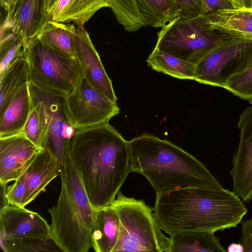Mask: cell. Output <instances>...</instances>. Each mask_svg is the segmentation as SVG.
Here are the masks:
<instances>
[{
    "label": "cell",
    "instance_id": "4dcf8cb0",
    "mask_svg": "<svg viewBox=\"0 0 252 252\" xmlns=\"http://www.w3.org/2000/svg\"><path fill=\"white\" fill-rule=\"evenodd\" d=\"M176 0L180 10V17L189 18L200 15L201 0Z\"/></svg>",
    "mask_w": 252,
    "mask_h": 252
},
{
    "label": "cell",
    "instance_id": "5bb4252c",
    "mask_svg": "<svg viewBox=\"0 0 252 252\" xmlns=\"http://www.w3.org/2000/svg\"><path fill=\"white\" fill-rule=\"evenodd\" d=\"M0 237L51 239L50 225L39 214L25 207L8 204L0 209Z\"/></svg>",
    "mask_w": 252,
    "mask_h": 252
},
{
    "label": "cell",
    "instance_id": "e0dca14e",
    "mask_svg": "<svg viewBox=\"0 0 252 252\" xmlns=\"http://www.w3.org/2000/svg\"><path fill=\"white\" fill-rule=\"evenodd\" d=\"M204 16L210 28L218 33L252 40V9H219Z\"/></svg>",
    "mask_w": 252,
    "mask_h": 252
},
{
    "label": "cell",
    "instance_id": "1f68e13d",
    "mask_svg": "<svg viewBox=\"0 0 252 252\" xmlns=\"http://www.w3.org/2000/svg\"><path fill=\"white\" fill-rule=\"evenodd\" d=\"M236 8L231 0H201L200 15L206 16L219 9Z\"/></svg>",
    "mask_w": 252,
    "mask_h": 252
},
{
    "label": "cell",
    "instance_id": "7c38bea8",
    "mask_svg": "<svg viewBox=\"0 0 252 252\" xmlns=\"http://www.w3.org/2000/svg\"><path fill=\"white\" fill-rule=\"evenodd\" d=\"M238 127L240 140L230 173L233 191L243 202H248L252 199V106L241 114Z\"/></svg>",
    "mask_w": 252,
    "mask_h": 252
},
{
    "label": "cell",
    "instance_id": "44dd1931",
    "mask_svg": "<svg viewBox=\"0 0 252 252\" xmlns=\"http://www.w3.org/2000/svg\"><path fill=\"white\" fill-rule=\"evenodd\" d=\"M74 24L47 20L36 38L51 48L72 59H76L74 34Z\"/></svg>",
    "mask_w": 252,
    "mask_h": 252
},
{
    "label": "cell",
    "instance_id": "2e32d148",
    "mask_svg": "<svg viewBox=\"0 0 252 252\" xmlns=\"http://www.w3.org/2000/svg\"><path fill=\"white\" fill-rule=\"evenodd\" d=\"M42 149L22 132L0 137V183L15 181Z\"/></svg>",
    "mask_w": 252,
    "mask_h": 252
},
{
    "label": "cell",
    "instance_id": "6da1fadb",
    "mask_svg": "<svg viewBox=\"0 0 252 252\" xmlns=\"http://www.w3.org/2000/svg\"><path fill=\"white\" fill-rule=\"evenodd\" d=\"M69 156L94 208L110 205L130 172L127 141L109 123L75 129Z\"/></svg>",
    "mask_w": 252,
    "mask_h": 252
},
{
    "label": "cell",
    "instance_id": "52a82bcc",
    "mask_svg": "<svg viewBox=\"0 0 252 252\" xmlns=\"http://www.w3.org/2000/svg\"><path fill=\"white\" fill-rule=\"evenodd\" d=\"M24 47L29 82L38 87L66 95L83 76L76 58L51 48L36 37Z\"/></svg>",
    "mask_w": 252,
    "mask_h": 252
},
{
    "label": "cell",
    "instance_id": "f1b7e54d",
    "mask_svg": "<svg viewBox=\"0 0 252 252\" xmlns=\"http://www.w3.org/2000/svg\"><path fill=\"white\" fill-rule=\"evenodd\" d=\"M224 89L252 103V59L243 71L228 80Z\"/></svg>",
    "mask_w": 252,
    "mask_h": 252
},
{
    "label": "cell",
    "instance_id": "836d02e7",
    "mask_svg": "<svg viewBox=\"0 0 252 252\" xmlns=\"http://www.w3.org/2000/svg\"><path fill=\"white\" fill-rule=\"evenodd\" d=\"M236 8L252 9V0H231Z\"/></svg>",
    "mask_w": 252,
    "mask_h": 252
},
{
    "label": "cell",
    "instance_id": "83f0119b",
    "mask_svg": "<svg viewBox=\"0 0 252 252\" xmlns=\"http://www.w3.org/2000/svg\"><path fill=\"white\" fill-rule=\"evenodd\" d=\"M24 54L23 43L11 31L0 27V74Z\"/></svg>",
    "mask_w": 252,
    "mask_h": 252
},
{
    "label": "cell",
    "instance_id": "ba28073f",
    "mask_svg": "<svg viewBox=\"0 0 252 252\" xmlns=\"http://www.w3.org/2000/svg\"><path fill=\"white\" fill-rule=\"evenodd\" d=\"M31 99L38 103L43 120L45 136L42 149L49 150L61 168L69 155L70 138L75 129L67 113L65 95L28 83Z\"/></svg>",
    "mask_w": 252,
    "mask_h": 252
},
{
    "label": "cell",
    "instance_id": "8992f818",
    "mask_svg": "<svg viewBox=\"0 0 252 252\" xmlns=\"http://www.w3.org/2000/svg\"><path fill=\"white\" fill-rule=\"evenodd\" d=\"M231 38L211 29L204 16H178L158 33L155 48L196 65L216 47Z\"/></svg>",
    "mask_w": 252,
    "mask_h": 252
},
{
    "label": "cell",
    "instance_id": "d590c367",
    "mask_svg": "<svg viewBox=\"0 0 252 252\" xmlns=\"http://www.w3.org/2000/svg\"><path fill=\"white\" fill-rule=\"evenodd\" d=\"M227 251L229 252H244L243 246L238 243H233L230 244L227 248Z\"/></svg>",
    "mask_w": 252,
    "mask_h": 252
},
{
    "label": "cell",
    "instance_id": "9a60e30c",
    "mask_svg": "<svg viewBox=\"0 0 252 252\" xmlns=\"http://www.w3.org/2000/svg\"><path fill=\"white\" fill-rule=\"evenodd\" d=\"M47 20L45 0H14L1 26L15 34L24 46L36 37Z\"/></svg>",
    "mask_w": 252,
    "mask_h": 252
},
{
    "label": "cell",
    "instance_id": "3957f363",
    "mask_svg": "<svg viewBox=\"0 0 252 252\" xmlns=\"http://www.w3.org/2000/svg\"><path fill=\"white\" fill-rule=\"evenodd\" d=\"M127 144L130 172L144 176L156 194L188 188H223L203 163L167 140L145 133Z\"/></svg>",
    "mask_w": 252,
    "mask_h": 252
},
{
    "label": "cell",
    "instance_id": "7402d4cb",
    "mask_svg": "<svg viewBox=\"0 0 252 252\" xmlns=\"http://www.w3.org/2000/svg\"><path fill=\"white\" fill-rule=\"evenodd\" d=\"M215 232L193 231L170 235V252H225Z\"/></svg>",
    "mask_w": 252,
    "mask_h": 252
},
{
    "label": "cell",
    "instance_id": "4fadbf2b",
    "mask_svg": "<svg viewBox=\"0 0 252 252\" xmlns=\"http://www.w3.org/2000/svg\"><path fill=\"white\" fill-rule=\"evenodd\" d=\"M74 42L76 58L81 65L84 77L94 89L117 104L118 98L112 81L84 27L76 26Z\"/></svg>",
    "mask_w": 252,
    "mask_h": 252
},
{
    "label": "cell",
    "instance_id": "d6a6232c",
    "mask_svg": "<svg viewBox=\"0 0 252 252\" xmlns=\"http://www.w3.org/2000/svg\"><path fill=\"white\" fill-rule=\"evenodd\" d=\"M239 243L244 252H252V218L243 222Z\"/></svg>",
    "mask_w": 252,
    "mask_h": 252
},
{
    "label": "cell",
    "instance_id": "484cf974",
    "mask_svg": "<svg viewBox=\"0 0 252 252\" xmlns=\"http://www.w3.org/2000/svg\"><path fill=\"white\" fill-rule=\"evenodd\" d=\"M118 22L128 32H135L146 26L135 0H107Z\"/></svg>",
    "mask_w": 252,
    "mask_h": 252
},
{
    "label": "cell",
    "instance_id": "8d00e7d4",
    "mask_svg": "<svg viewBox=\"0 0 252 252\" xmlns=\"http://www.w3.org/2000/svg\"><path fill=\"white\" fill-rule=\"evenodd\" d=\"M0 0V5L3 9L6 12L7 11L12 3H13L14 0Z\"/></svg>",
    "mask_w": 252,
    "mask_h": 252
},
{
    "label": "cell",
    "instance_id": "cb8c5ba5",
    "mask_svg": "<svg viewBox=\"0 0 252 252\" xmlns=\"http://www.w3.org/2000/svg\"><path fill=\"white\" fill-rule=\"evenodd\" d=\"M146 26L161 28L180 16L176 0H135Z\"/></svg>",
    "mask_w": 252,
    "mask_h": 252
},
{
    "label": "cell",
    "instance_id": "5b68a950",
    "mask_svg": "<svg viewBox=\"0 0 252 252\" xmlns=\"http://www.w3.org/2000/svg\"><path fill=\"white\" fill-rule=\"evenodd\" d=\"M120 219V231L112 252H170L171 240L158 225L153 210L142 200L119 191L111 204Z\"/></svg>",
    "mask_w": 252,
    "mask_h": 252
},
{
    "label": "cell",
    "instance_id": "d6986e66",
    "mask_svg": "<svg viewBox=\"0 0 252 252\" xmlns=\"http://www.w3.org/2000/svg\"><path fill=\"white\" fill-rule=\"evenodd\" d=\"M31 109L28 83L17 93L0 114V137L23 132Z\"/></svg>",
    "mask_w": 252,
    "mask_h": 252
},
{
    "label": "cell",
    "instance_id": "30bf717a",
    "mask_svg": "<svg viewBox=\"0 0 252 252\" xmlns=\"http://www.w3.org/2000/svg\"><path fill=\"white\" fill-rule=\"evenodd\" d=\"M65 103L75 129L108 123L120 111L117 104L94 89L84 76L65 95Z\"/></svg>",
    "mask_w": 252,
    "mask_h": 252
},
{
    "label": "cell",
    "instance_id": "4316f807",
    "mask_svg": "<svg viewBox=\"0 0 252 252\" xmlns=\"http://www.w3.org/2000/svg\"><path fill=\"white\" fill-rule=\"evenodd\" d=\"M0 247L5 252H62L51 239H7L0 238Z\"/></svg>",
    "mask_w": 252,
    "mask_h": 252
},
{
    "label": "cell",
    "instance_id": "ac0fdd59",
    "mask_svg": "<svg viewBox=\"0 0 252 252\" xmlns=\"http://www.w3.org/2000/svg\"><path fill=\"white\" fill-rule=\"evenodd\" d=\"M120 219L115 208L109 205L95 210L92 232V248L96 252H112L118 240Z\"/></svg>",
    "mask_w": 252,
    "mask_h": 252
},
{
    "label": "cell",
    "instance_id": "9c48e42d",
    "mask_svg": "<svg viewBox=\"0 0 252 252\" xmlns=\"http://www.w3.org/2000/svg\"><path fill=\"white\" fill-rule=\"evenodd\" d=\"M252 59V40L229 39L216 47L196 64L194 80L224 88L231 77L248 65Z\"/></svg>",
    "mask_w": 252,
    "mask_h": 252
},
{
    "label": "cell",
    "instance_id": "603a6c76",
    "mask_svg": "<svg viewBox=\"0 0 252 252\" xmlns=\"http://www.w3.org/2000/svg\"><path fill=\"white\" fill-rule=\"evenodd\" d=\"M29 82V66L24 52L0 74V114L17 93Z\"/></svg>",
    "mask_w": 252,
    "mask_h": 252
},
{
    "label": "cell",
    "instance_id": "ffe728a7",
    "mask_svg": "<svg viewBox=\"0 0 252 252\" xmlns=\"http://www.w3.org/2000/svg\"><path fill=\"white\" fill-rule=\"evenodd\" d=\"M104 7L110 8L107 0H58L50 20L84 27L98 10Z\"/></svg>",
    "mask_w": 252,
    "mask_h": 252
},
{
    "label": "cell",
    "instance_id": "8fae6325",
    "mask_svg": "<svg viewBox=\"0 0 252 252\" xmlns=\"http://www.w3.org/2000/svg\"><path fill=\"white\" fill-rule=\"evenodd\" d=\"M61 171L60 164L53 154L42 149L15 182L7 187L4 197L7 203L26 206L60 174Z\"/></svg>",
    "mask_w": 252,
    "mask_h": 252
},
{
    "label": "cell",
    "instance_id": "e575fe53",
    "mask_svg": "<svg viewBox=\"0 0 252 252\" xmlns=\"http://www.w3.org/2000/svg\"><path fill=\"white\" fill-rule=\"evenodd\" d=\"M58 0H45V12L48 20H50L53 10Z\"/></svg>",
    "mask_w": 252,
    "mask_h": 252
},
{
    "label": "cell",
    "instance_id": "7a4b0ae2",
    "mask_svg": "<svg viewBox=\"0 0 252 252\" xmlns=\"http://www.w3.org/2000/svg\"><path fill=\"white\" fill-rule=\"evenodd\" d=\"M156 195L154 216L160 228L169 235L235 227L248 212L239 197L223 188H188Z\"/></svg>",
    "mask_w": 252,
    "mask_h": 252
},
{
    "label": "cell",
    "instance_id": "277c9868",
    "mask_svg": "<svg viewBox=\"0 0 252 252\" xmlns=\"http://www.w3.org/2000/svg\"><path fill=\"white\" fill-rule=\"evenodd\" d=\"M61 189L56 205L49 209L51 239L64 252H87L92 247L95 209L69 156L60 172Z\"/></svg>",
    "mask_w": 252,
    "mask_h": 252
},
{
    "label": "cell",
    "instance_id": "d4e9b609",
    "mask_svg": "<svg viewBox=\"0 0 252 252\" xmlns=\"http://www.w3.org/2000/svg\"><path fill=\"white\" fill-rule=\"evenodd\" d=\"M148 65L158 72L180 79L194 80L196 65L154 48L146 60Z\"/></svg>",
    "mask_w": 252,
    "mask_h": 252
},
{
    "label": "cell",
    "instance_id": "f546056e",
    "mask_svg": "<svg viewBox=\"0 0 252 252\" xmlns=\"http://www.w3.org/2000/svg\"><path fill=\"white\" fill-rule=\"evenodd\" d=\"M31 100L32 109L23 133L35 145L41 148L45 136L43 120L38 103Z\"/></svg>",
    "mask_w": 252,
    "mask_h": 252
}]
</instances>
